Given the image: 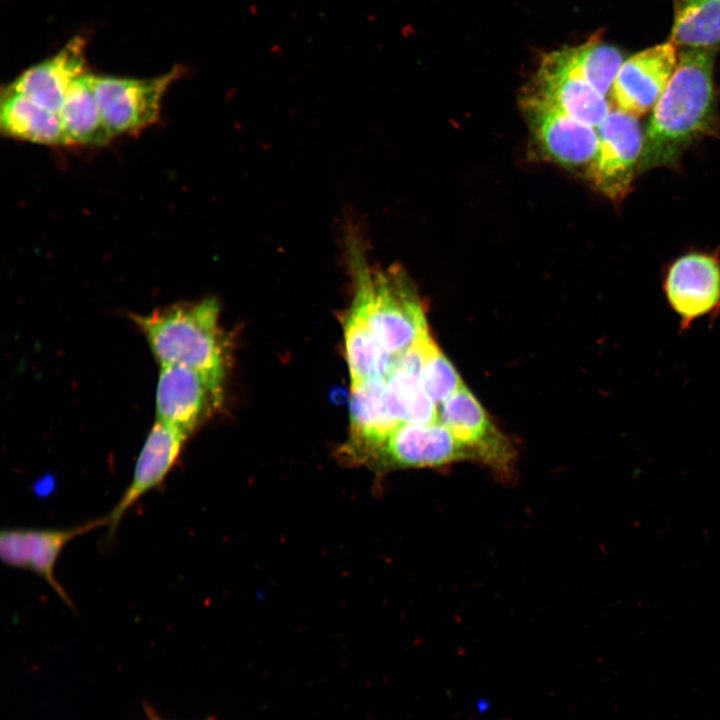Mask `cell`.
<instances>
[{
	"label": "cell",
	"mask_w": 720,
	"mask_h": 720,
	"mask_svg": "<svg viewBox=\"0 0 720 720\" xmlns=\"http://www.w3.org/2000/svg\"><path fill=\"white\" fill-rule=\"evenodd\" d=\"M715 54V49H684L680 53L649 120L639 170L671 165L695 140L717 132Z\"/></svg>",
	"instance_id": "6da1fadb"
},
{
	"label": "cell",
	"mask_w": 720,
	"mask_h": 720,
	"mask_svg": "<svg viewBox=\"0 0 720 720\" xmlns=\"http://www.w3.org/2000/svg\"><path fill=\"white\" fill-rule=\"evenodd\" d=\"M215 298L160 307L132 320L160 365L197 370L223 385L228 349Z\"/></svg>",
	"instance_id": "7a4b0ae2"
},
{
	"label": "cell",
	"mask_w": 720,
	"mask_h": 720,
	"mask_svg": "<svg viewBox=\"0 0 720 720\" xmlns=\"http://www.w3.org/2000/svg\"><path fill=\"white\" fill-rule=\"evenodd\" d=\"M368 317L380 345L399 356L428 331L423 303L399 266L373 271L367 289Z\"/></svg>",
	"instance_id": "3957f363"
},
{
	"label": "cell",
	"mask_w": 720,
	"mask_h": 720,
	"mask_svg": "<svg viewBox=\"0 0 720 720\" xmlns=\"http://www.w3.org/2000/svg\"><path fill=\"white\" fill-rule=\"evenodd\" d=\"M182 72L177 66L152 78L93 75L96 100L112 136L133 135L155 124L165 93Z\"/></svg>",
	"instance_id": "277c9868"
},
{
	"label": "cell",
	"mask_w": 720,
	"mask_h": 720,
	"mask_svg": "<svg viewBox=\"0 0 720 720\" xmlns=\"http://www.w3.org/2000/svg\"><path fill=\"white\" fill-rule=\"evenodd\" d=\"M662 291L680 333L701 319L712 326L720 317V257L699 251L679 256L664 272Z\"/></svg>",
	"instance_id": "5b68a950"
},
{
	"label": "cell",
	"mask_w": 720,
	"mask_h": 720,
	"mask_svg": "<svg viewBox=\"0 0 720 720\" xmlns=\"http://www.w3.org/2000/svg\"><path fill=\"white\" fill-rule=\"evenodd\" d=\"M598 149L586 170L592 185L611 200L623 199L639 170L644 135L637 117L610 110L597 128Z\"/></svg>",
	"instance_id": "8992f818"
},
{
	"label": "cell",
	"mask_w": 720,
	"mask_h": 720,
	"mask_svg": "<svg viewBox=\"0 0 720 720\" xmlns=\"http://www.w3.org/2000/svg\"><path fill=\"white\" fill-rule=\"evenodd\" d=\"M223 399V385L181 365H160L155 394L156 420L188 438Z\"/></svg>",
	"instance_id": "52a82bcc"
},
{
	"label": "cell",
	"mask_w": 720,
	"mask_h": 720,
	"mask_svg": "<svg viewBox=\"0 0 720 720\" xmlns=\"http://www.w3.org/2000/svg\"><path fill=\"white\" fill-rule=\"evenodd\" d=\"M461 461H472L469 451L438 420L399 426L369 467L376 472H389L410 468H439Z\"/></svg>",
	"instance_id": "ba28073f"
},
{
	"label": "cell",
	"mask_w": 720,
	"mask_h": 720,
	"mask_svg": "<svg viewBox=\"0 0 720 720\" xmlns=\"http://www.w3.org/2000/svg\"><path fill=\"white\" fill-rule=\"evenodd\" d=\"M438 420L467 448L472 461L508 473L515 449L463 384L438 406Z\"/></svg>",
	"instance_id": "9c48e42d"
},
{
	"label": "cell",
	"mask_w": 720,
	"mask_h": 720,
	"mask_svg": "<svg viewBox=\"0 0 720 720\" xmlns=\"http://www.w3.org/2000/svg\"><path fill=\"white\" fill-rule=\"evenodd\" d=\"M108 523L106 515L70 528L3 529L0 533V557L9 567L28 570L43 578L71 607V599L55 576L57 560L71 540Z\"/></svg>",
	"instance_id": "30bf717a"
},
{
	"label": "cell",
	"mask_w": 720,
	"mask_h": 720,
	"mask_svg": "<svg viewBox=\"0 0 720 720\" xmlns=\"http://www.w3.org/2000/svg\"><path fill=\"white\" fill-rule=\"evenodd\" d=\"M355 282L354 297L344 319L345 354L351 385L372 378H387L396 356L389 354L378 342L369 322L367 289L372 277L365 256L349 262Z\"/></svg>",
	"instance_id": "8fae6325"
},
{
	"label": "cell",
	"mask_w": 720,
	"mask_h": 720,
	"mask_svg": "<svg viewBox=\"0 0 720 720\" xmlns=\"http://www.w3.org/2000/svg\"><path fill=\"white\" fill-rule=\"evenodd\" d=\"M401 425L389 409L385 378H372L351 385L350 432L340 449L341 458L349 464L369 466Z\"/></svg>",
	"instance_id": "7c38bea8"
},
{
	"label": "cell",
	"mask_w": 720,
	"mask_h": 720,
	"mask_svg": "<svg viewBox=\"0 0 720 720\" xmlns=\"http://www.w3.org/2000/svg\"><path fill=\"white\" fill-rule=\"evenodd\" d=\"M670 41L644 49L624 60L610 94L617 109L635 117L655 106L678 63Z\"/></svg>",
	"instance_id": "4fadbf2b"
},
{
	"label": "cell",
	"mask_w": 720,
	"mask_h": 720,
	"mask_svg": "<svg viewBox=\"0 0 720 720\" xmlns=\"http://www.w3.org/2000/svg\"><path fill=\"white\" fill-rule=\"evenodd\" d=\"M522 106L544 154L561 166L588 169L598 149L594 127L529 99L522 98Z\"/></svg>",
	"instance_id": "5bb4252c"
},
{
	"label": "cell",
	"mask_w": 720,
	"mask_h": 720,
	"mask_svg": "<svg viewBox=\"0 0 720 720\" xmlns=\"http://www.w3.org/2000/svg\"><path fill=\"white\" fill-rule=\"evenodd\" d=\"M187 440L188 437L179 430L155 421L138 455L128 487L108 514L110 535L117 529L126 511L165 480Z\"/></svg>",
	"instance_id": "9a60e30c"
},
{
	"label": "cell",
	"mask_w": 720,
	"mask_h": 720,
	"mask_svg": "<svg viewBox=\"0 0 720 720\" xmlns=\"http://www.w3.org/2000/svg\"><path fill=\"white\" fill-rule=\"evenodd\" d=\"M84 52V40L80 37L74 38L56 55L25 70L6 88L59 113L74 81L86 73Z\"/></svg>",
	"instance_id": "2e32d148"
},
{
	"label": "cell",
	"mask_w": 720,
	"mask_h": 720,
	"mask_svg": "<svg viewBox=\"0 0 720 720\" xmlns=\"http://www.w3.org/2000/svg\"><path fill=\"white\" fill-rule=\"evenodd\" d=\"M522 98L553 108L594 128H598L610 112L605 96L587 82L540 68Z\"/></svg>",
	"instance_id": "e0dca14e"
},
{
	"label": "cell",
	"mask_w": 720,
	"mask_h": 720,
	"mask_svg": "<svg viewBox=\"0 0 720 720\" xmlns=\"http://www.w3.org/2000/svg\"><path fill=\"white\" fill-rule=\"evenodd\" d=\"M623 62L618 48L592 39L545 55L539 68L581 79L606 96Z\"/></svg>",
	"instance_id": "ac0fdd59"
},
{
	"label": "cell",
	"mask_w": 720,
	"mask_h": 720,
	"mask_svg": "<svg viewBox=\"0 0 720 720\" xmlns=\"http://www.w3.org/2000/svg\"><path fill=\"white\" fill-rule=\"evenodd\" d=\"M0 128L4 135L17 140L48 146L67 145L59 113L6 87L0 100Z\"/></svg>",
	"instance_id": "d6986e66"
},
{
	"label": "cell",
	"mask_w": 720,
	"mask_h": 720,
	"mask_svg": "<svg viewBox=\"0 0 720 720\" xmlns=\"http://www.w3.org/2000/svg\"><path fill=\"white\" fill-rule=\"evenodd\" d=\"M67 145L103 146L112 138L93 88V74L84 73L68 90L59 111Z\"/></svg>",
	"instance_id": "ffe728a7"
},
{
	"label": "cell",
	"mask_w": 720,
	"mask_h": 720,
	"mask_svg": "<svg viewBox=\"0 0 720 720\" xmlns=\"http://www.w3.org/2000/svg\"><path fill=\"white\" fill-rule=\"evenodd\" d=\"M670 42L685 49L720 45V0H674Z\"/></svg>",
	"instance_id": "44dd1931"
},
{
	"label": "cell",
	"mask_w": 720,
	"mask_h": 720,
	"mask_svg": "<svg viewBox=\"0 0 720 720\" xmlns=\"http://www.w3.org/2000/svg\"><path fill=\"white\" fill-rule=\"evenodd\" d=\"M421 371L396 361L386 378L387 403L401 424L438 421V407L423 388Z\"/></svg>",
	"instance_id": "7402d4cb"
},
{
	"label": "cell",
	"mask_w": 720,
	"mask_h": 720,
	"mask_svg": "<svg viewBox=\"0 0 720 720\" xmlns=\"http://www.w3.org/2000/svg\"><path fill=\"white\" fill-rule=\"evenodd\" d=\"M421 382L426 394L437 407L464 384L438 346L429 355L422 368Z\"/></svg>",
	"instance_id": "603a6c76"
},
{
	"label": "cell",
	"mask_w": 720,
	"mask_h": 720,
	"mask_svg": "<svg viewBox=\"0 0 720 720\" xmlns=\"http://www.w3.org/2000/svg\"><path fill=\"white\" fill-rule=\"evenodd\" d=\"M148 712H149L150 720H163L159 716L155 715L154 712H152V711H148Z\"/></svg>",
	"instance_id": "cb8c5ba5"
}]
</instances>
